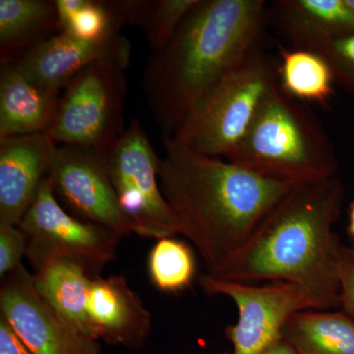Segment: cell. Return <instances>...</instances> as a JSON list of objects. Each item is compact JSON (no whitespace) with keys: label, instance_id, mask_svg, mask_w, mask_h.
Wrapping results in <instances>:
<instances>
[{"label":"cell","instance_id":"cell-16","mask_svg":"<svg viewBox=\"0 0 354 354\" xmlns=\"http://www.w3.org/2000/svg\"><path fill=\"white\" fill-rule=\"evenodd\" d=\"M272 15L291 48L317 51L339 32L354 27L346 0H279Z\"/></svg>","mask_w":354,"mask_h":354},{"label":"cell","instance_id":"cell-18","mask_svg":"<svg viewBox=\"0 0 354 354\" xmlns=\"http://www.w3.org/2000/svg\"><path fill=\"white\" fill-rule=\"evenodd\" d=\"M59 32L57 8L50 0H0V59L12 64Z\"/></svg>","mask_w":354,"mask_h":354},{"label":"cell","instance_id":"cell-26","mask_svg":"<svg viewBox=\"0 0 354 354\" xmlns=\"http://www.w3.org/2000/svg\"><path fill=\"white\" fill-rule=\"evenodd\" d=\"M339 279L342 311L354 318V248L342 243L339 250Z\"/></svg>","mask_w":354,"mask_h":354},{"label":"cell","instance_id":"cell-19","mask_svg":"<svg viewBox=\"0 0 354 354\" xmlns=\"http://www.w3.org/2000/svg\"><path fill=\"white\" fill-rule=\"evenodd\" d=\"M283 339L297 354H354V318L344 311L297 312L286 322Z\"/></svg>","mask_w":354,"mask_h":354},{"label":"cell","instance_id":"cell-2","mask_svg":"<svg viewBox=\"0 0 354 354\" xmlns=\"http://www.w3.org/2000/svg\"><path fill=\"white\" fill-rule=\"evenodd\" d=\"M344 198L337 176L297 184L221 279L290 283L304 291L314 310L341 306L342 242L334 225Z\"/></svg>","mask_w":354,"mask_h":354},{"label":"cell","instance_id":"cell-24","mask_svg":"<svg viewBox=\"0 0 354 354\" xmlns=\"http://www.w3.org/2000/svg\"><path fill=\"white\" fill-rule=\"evenodd\" d=\"M316 53L329 65L335 82L354 94V27L337 34Z\"/></svg>","mask_w":354,"mask_h":354},{"label":"cell","instance_id":"cell-9","mask_svg":"<svg viewBox=\"0 0 354 354\" xmlns=\"http://www.w3.org/2000/svg\"><path fill=\"white\" fill-rule=\"evenodd\" d=\"M198 283L206 295L227 297L236 305L237 322L225 330L234 346L232 354H260L283 339L291 316L314 310L304 291L290 283L257 286L207 274Z\"/></svg>","mask_w":354,"mask_h":354},{"label":"cell","instance_id":"cell-12","mask_svg":"<svg viewBox=\"0 0 354 354\" xmlns=\"http://www.w3.org/2000/svg\"><path fill=\"white\" fill-rule=\"evenodd\" d=\"M122 55H131V46L120 32L95 41L57 32L21 55L12 64L32 82L60 92L93 62Z\"/></svg>","mask_w":354,"mask_h":354},{"label":"cell","instance_id":"cell-29","mask_svg":"<svg viewBox=\"0 0 354 354\" xmlns=\"http://www.w3.org/2000/svg\"><path fill=\"white\" fill-rule=\"evenodd\" d=\"M348 218V234L354 239V200L349 205Z\"/></svg>","mask_w":354,"mask_h":354},{"label":"cell","instance_id":"cell-10","mask_svg":"<svg viewBox=\"0 0 354 354\" xmlns=\"http://www.w3.org/2000/svg\"><path fill=\"white\" fill-rule=\"evenodd\" d=\"M106 152L88 147L57 145L46 178L58 203L70 215L127 236L134 234V228L118 204Z\"/></svg>","mask_w":354,"mask_h":354},{"label":"cell","instance_id":"cell-14","mask_svg":"<svg viewBox=\"0 0 354 354\" xmlns=\"http://www.w3.org/2000/svg\"><path fill=\"white\" fill-rule=\"evenodd\" d=\"M55 146L46 133L0 139V223L19 225L48 174Z\"/></svg>","mask_w":354,"mask_h":354},{"label":"cell","instance_id":"cell-25","mask_svg":"<svg viewBox=\"0 0 354 354\" xmlns=\"http://www.w3.org/2000/svg\"><path fill=\"white\" fill-rule=\"evenodd\" d=\"M27 241L18 225L0 223V278L17 269L26 256Z\"/></svg>","mask_w":354,"mask_h":354},{"label":"cell","instance_id":"cell-13","mask_svg":"<svg viewBox=\"0 0 354 354\" xmlns=\"http://www.w3.org/2000/svg\"><path fill=\"white\" fill-rule=\"evenodd\" d=\"M88 326L97 341L137 351L152 330V317L123 276L94 277L87 299Z\"/></svg>","mask_w":354,"mask_h":354},{"label":"cell","instance_id":"cell-30","mask_svg":"<svg viewBox=\"0 0 354 354\" xmlns=\"http://www.w3.org/2000/svg\"><path fill=\"white\" fill-rule=\"evenodd\" d=\"M346 4L351 7V10L354 12V0H346Z\"/></svg>","mask_w":354,"mask_h":354},{"label":"cell","instance_id":"cell-5","mask_svg":"<svg viewBox=\"0 0 354 354\" xmlns=\"http://www.w3.org/2000/svg\"><path fill=\"white\" fill-rule=\"evenodd\" d=\"M278 82V68L256 48L203 95L164 142L199 155L227 158L241 144L266 95Z\"/></svg>","mask_w":354,"mask_h":354},{"label":"cell","instance_id":"cell-23","mask_svg":"<svg viewBox=\"0 0 354 354\" xmlns=\"http://www.w3.org/2000/svg\"><path fill=\"white\" fill-rule=\"evenodd\" d=\"M147 264L153 286L164 292L186 290L196 274V262L190 247L172 237L156 242Z\"/></svg>","mask_w":354,"mask_h":354},{"label":"cell","instance_id":"cell-22","mask_svg":"<svg viewBox=\"0 0 354 354\" xmlns=\"http://www.w3.org/2000/svg\"><path fill=\"white\" fill-rule=\"evenodd\" d=\"M199 0L123 1L128 25L138 26L152 53L164 48Z\"/></svg>","mask_w":354,"mask_h":354},{"label":"cell","instance_id":"cell-20","mask_svg":"<svg viewBox=\"0 0 354 354\" xmlns=\"http://www.w3.org/2000/svg\"><path fill=\"white\" fill-rule=\"evenodd\" d=\"M279 82L286 94L302 102L327 104L335 80L326 60L316 51L279 46Z\"/></svg>","mask_w":354,"mask_h":354},{"label":"cell","instance_id":"cell-7","mask_svg":"<svg viewBox=\"0 0 354 354\" xmlns=\"http://www.w3.org/2000/svg\"><path fill=\"white\" fill-rule=\"evenodd\" d=\"M18 227L25 234L26 257L34 271L48 261L64 259L80 265L93 278L115 259L122 239L111 228L70 215L46 177Z\"/></svg>","mask_w":354,"mask_h":354},{"label":"cell","instance_id":"cell-3","mask_svg":"<svg viewBox=\"0 0 354 354\" xmlns=\"http://www.w3.org/2000/svg\"><path fill=\"white\" fill-rule=\"evenodd\" d=\"M263 0H199L146 64L143 90L162 140L203 95L258 48Z\"/></svg>","mask_w":354,"mask_h":354},{"label":"cell","instance_id":"cell-21","mask_svg":"<svg viewBox=\"0 0 354 354\" xmlns=\"http://www.w3.org/2000/svg\"><path fill=\"white\" fill-rule=\"evenodd\" d=\"M59 32L95 41L120 32L127 25L121 1L55 0Z\"/></svg>","mask_w":354,"mask_h":354},{"label":"cell","instance_id":"cell-28","mask_svg":"<svg viewBox=\"0 0 354 354\" xmlns=\"http://www.w3.org/2000/svg\"><path fill=\"white\" fill-rule=\"evenodd\" d=\"M228 354V353H223ZM260 354H297L295 348L290 346L285 339H281V341L272 344L269 348L262 351Z\"/></svg>","mask_w":354,"mask_h":354},{"label":"cell","instance_id":"cell-11","mask_svg":"<svg viewBox=\"0 0 354 354\" xmlns=\"http://www.w3.org/2000/svg\"><path fill=\"white\" fill-rule=\"evenodd\" d=\"M0 315L32 354H101L99 342L72 330L48 306L23 264L1 279Z\"/></svg>","mask_w":354,"mask_h":354},{"label":"cell","instance_id":"cell-1","mask_svg":"<svg viewBox=\"0 0 354 354\" xmlns=\"http://www.w3.org/2000/svg\"><path fill=\"white\" fill-rule=\"evenodd\" d=\"M158 183L180 234L194 245L207 274L221 279L266 218L297 184L164 142Z\"/></svg>","mask_w":354,"mask_h":354},{"label":"cell","instance_id":"cell-4","mask_svg":"<svg viewBox=\"0 0 354 354\" xmlns=\"http://www.w3.org/2000/svg\"><path fill=\"white\" fill-rule=\"evenodd\" d=\"M230 162L293 183L337 176L335 148L322 123L304 102L277 83Z\"/></svg>","mask_w":354,"mask_h":354},{"label":"cell","instance_id":"cell-6","mask_svg":"<svg viewBox=\"0 0 354 354\" xmlns=\"http://www.w3.org/2000/svg\"><path fill=\"white\" fill-rule=\"evenodd\" d=\"M130 55L101 58L64 88L57 118L46 134L55 145L108 151L124 131L125 70Z\"/></svg>","mask_w":354,"mask_h":354},{"label":"cell","instance_id":"cell-15","mask_svg":"<svg viewBox=\"0 0 354 354\" xmlns=\"http://www.w3.org/2000/svg\"><path fill=\"white\" fill-rule=\"evenodd\" d=\"M62 95L32 82L12 64L0 69V139L48 133Z\"/></svg>","mask_w":354,"mask_h":354},{"label":"cell","instance_id":"cell-8","mask_svg":"<svg viewBox=\"0 0 354 354\" xmlns=\"http://www.w3.org/2000/svg\"><path fill=\"white\" fill-rule=\"evenodd\" d=\"M160 158L138 120H132L106 152L111 183L134 234L162 239L180 234L176 215L158 183Z\"/></svg>","mask_w":354,"mask_h":354},{"label":"cell","instance_id":"cell-17","mask_svg":"<svg viewBox=\"0 0 354 354\" xmlns=\"http://www.w3.org/2000/svg\"><path fill=\"white\" fill-rule=\"evenodd\" d=\"M32 274L39 295L57 316L78 334L97 341L87 316L93 277L80 265L64 259L48 261Z\"/></svg>","mask_w":354,"mask_h":354},{"label":"cell","instance_id":"cell-27","mask_svg":"<svg viewBox=\"0 0 354 354\" xmlns=\"http://www.w3.org/2000/svg\"><path fill=\"white\" fill-rule=\"evenodd\" d=\"M0 354H32L14 332L6 319L0 315Z\"/></svg>","mask_w":354,"mask_h":354}]
</instances>
